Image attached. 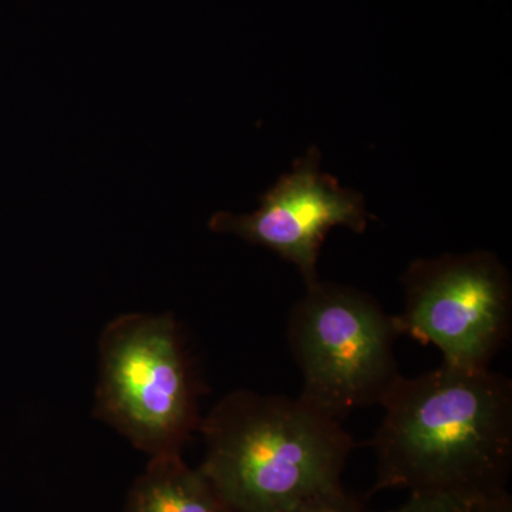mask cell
<instances>
[{
	"instance_id": "obj_9",
	"label": "cell",
	"mask_w": 512,
	"mask_h": 512,
	"mask_svg": "<svg viewBox=\"0 0 512 512\" xmlns=\"http://www.w3.org/2000/svg\"><path fill=\"white\" fill-rule=\"evenodd\" d=\"M477 503H468L444 494L413 493L396 510L387 512H470Z\"/></svg>"
},
{
	"instance_id": "obj_7",
	"label": "cell",
	"mask_w": 512,
	"mask_h": 512,
	"mask_svg": "<svg viewBox=\"0 0 512 512\" xmlns=\"http://www.w3.org/2000/svg\"><path fill=\"white\" fill-rule=\"evenodd\" d=\"M126 512H231L200 467L181 453L151 457L128 494Z\"/></svg>"
},
{
	"instance_id": "obj_8",
	"label": "cell",
	"mask_w": 512,
	"mask_h": 512,
	"mask_svg": "<svg viewBox=\"0 0 512 512\" xmlns=\"http://www.w3.org/2000/svg\"><path fill=\"white\" fill-rule=\"evenodd\" d=\"M289 512H367L365 503L356 495L346 493L342 485L323 491L296 505Z\"/></svg>"
},
{
	"instance_id": "obj_2",
	"label": "cell",
	"mask_w": 512,
	"mask_h": 512,
	"mask_svg": "<svg viewBox=\"0 0 512 512\" xmlns=\"http://www.w3.org/2000/svg\"><path fill=\"white\" fill-rule=\"evenodd\" d=\"M202 473L231 512H289L339 487L355 441L301 397L235 390L200 430Z\"/></svg>"
},
{
	"instance_id": "obj_10",
	"label": "cell",
	"mask_w": 512,
	"mask_h": 512,
	"mask_svg": "<svg viewBox=\"0 0 512 512\" xmlns=\"http://www.w3.org/2000/svg\"><path fill=\"white\" fill-rule=\"evenodd\" d=\"M470 512H512V498L508 493L474 504Z\"/></svg>"
},
{
	"instance_id": "obj_3",
	"label": "cell",
	"mask_w": 512,
	"mask_h": 512,
	"mask_svg": "<svg viewBox=\"0 0 512 512\" xmlns=\"http://www.w3.org/2000/svg\"><path fill=\"white\" fill-rule=\"evenodd\" d=\"M201 384L171 315L127 313L100 339L96 416L150 454L181 453L200 430Z\"/></svg>"
},
{
	"instance_id": "obj_1",
	"label": "cell",
	"mask_w": 512,
	"mask_h": 512,
	"mask_svg": "<svg viewBox=\"0 0 512 512\" xmlns=\"http://www.w3.org/2000/svg\"><path fill=\"white\" fill-rule=\"evenodd\" d=\"M380 406L372 493L404 488L468 503L508 493L512 382L503 373L441 365L400 377Z\"/></svg>"
},
{
	"instance_id": "obj_4",
	"label": "cell",
	"mask_w": 512,
	"mask_h": 512,
	"mask_svg": "<svg viewBox=\"0 0 512 512\" xmlns=\"http://www.w3.org/2000/svg\"><path fill=\"white\" fill-rule=\"evenodd\" d=\"M289 350L302 376L299 397L332 419L380 406L399 382L393 315L353 286L315 282L289 312Z\"/></svg>"
},
{
	"instance_id": "obj_5",
	"label": "cell",
	"mask_w": 512,
	"mask_h": 512,
	"mask_svg": "<svg viewBox=\"0 0 512 512\" xmlns=\"http://www.w3.org/2000/svg\"><path fill=\"white\" fill-rule=\"evenodd\" d=\"M404 308L394 315L400 336L434 346L443 365L490 369L512 329V282L490 251L421 258L402 275Z\"/></svg>"
},
{
	"instance_id": "obj_6",
	"label": "cell",
	"mask_w": 512,
	"mask_h": 512,
	"mask_svg": "<svg viewBox=\"0 0 512 512\" xmlns=\"http://www.w3.org/2000/svg\"><path fill=\"white\" fill-rule=\"evenodd\" d=\"M320 158L318 148H309L291 171L259 197L258 210L251 214L217 212L208 227L269 249L296 266L305 286L315 284L320 249L329 232L345 227L362 234L369 225L363 195L323 173Z\"/></svg>"
}]
</instances>
